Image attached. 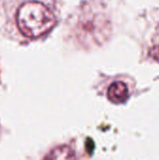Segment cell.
I'll return each mask as SVG.
<instances>
[{
  "label": "cell",
  "mask_w": 159,
  "mask_h": 160,
  "mask_svg": "<svg viewBox=\"0 0 159 160\" xmlns=\"http://www.w3.org/2000/svg\"><path fill=\"white\" fill-rule=\"evenodd\" d=\"M54 14L45 5L36 1L22 4L17 12L21 32L29 38H37L49 32L55 24Z\"/></svg>",
  "instance_id": "6da1fadb"
},
{
  "label": "cell",
  "mask_w": 159,
  "mask_h": 160,
  "mask_svg": "<svg viewBox=\"0 0 159 160\" xmlns=\"http://www.w3.org/2000/svg\"><path fill=\"white\" fill-rule=\"evenodd\" d=\"M109 22L98 12L84 9L78 17L75 33L78 40L83 44L100 43L108 36Z\"/></svg>",
  "instance_id": "7a4b0ae2"
},
{
  "label": "cell",
  "mask_w": 159,
  "mask_h": 160,
  "mask_svg": "<svg viewBox=\"0 0 159 160\" xmlns=\"http://www.w3.org/2000/svg\"><path fill=\"white\" fill-rule=\"evenodd\" d=\"M129 97V91L127 84L123 82H112L108 89V98L115 103H124Z\"/></svg>",
  "instance_id": "3957f363"
},
{
  "label": "cell",
  "mask_w": 159,
  "mask_h": 160,
  "mask_svg": "<svg viewBox=\"0 0 159 160\" xmlns=\"http://www.w3.org/2000/svg\"><path fill=\"white\" fill-rule=\"evenodd\" d=\"M45 160H76V157L70 147L62 145L52 150L45 158Z\"/></svg>",
  "instance_id": "277c9868"
},
{
  "label": "cell",
  "mask_w": 159,
  "mask_h": 160,
  "mask_svg": "<svg viewBox=\"0 0 159 160\" xmlns=\"http://www.w3.org/2000/svg\"><path fill=\"white\" fill-rule=\"evenodd\" d=\"M150 55L151 57H153L156 61L159 62V45L158 46H155L150 50Z\"/></svg>",
  "instance_id": "5b68a950"
}]
</instances>
